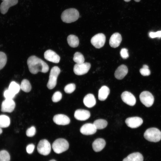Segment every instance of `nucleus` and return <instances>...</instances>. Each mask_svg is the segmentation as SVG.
Segmentation results:
<instances>
[{
	"instance_id": "44",
	"label": "nucleus",
	"mask_w": 161,
	"mask_h": 161,
	"mask_svg": "<svg viewBox=\"0 0 161 161\" xmlns=\"http://www.w3.org/2000/svg\"><path fill=\"white\" fill-rule=\"evenodd\" d=\"M3 0V1H4V0Z\"/></svg>"
},
{
	"instance_id": "36",
	"label": "nucleus",
	"mask_w": 161,
	"mask_h": 161,
	"mask_svg": "<svg viewBox=\"0 0 161 161\" xmlns=\"http://www.w3.org/2000/svg\"><path fill=\"white\" fill-rule=\"evenodd\" d=\"M15 95L8 89L5 90L4 93V96L6 99H13Z\"/></svg>"
},
{
	"instance_id": "28",
	"label": "nucleus",
	"mask_w": 161,
	"mask_h": 161,
	"mask_svg": "<svg viewBox=\"0 0 161 161\" xmlns=\"http://www.w3.org/2000/svg\"><path fill=\"white\" fill-rule=\"evenodd\" d=\"M20 89V86L18 83L15 81H12L10 83L8 89L16 95L19 92Z\"/></svg>"
},
{
	"instance_id": "19",
	"label": "nucleus",
	"mask_w": 161,
	"mask_h": 161,
	"mask_svg": "<svg viewBox=\"0 0 161 161\" xmlns=\"http://www.w3.org/2000/svg\"><path fill=\"white\" fill-rule=\"evenodd\" d=\"M128 72V69L126 66L122 64L119 66L114 73L115 78L118 80L123 79Z\"/></svg>"
},
{
	"instance_id": "27",
	"label": "nucleus",
	"mask_w": 161,
	"mask_h": 161,
	"mask_svg": "<svg viewBox=\"0 0 161 161\" xmlns=\"http://www.w3.org/2000/svg\"><path fill=\"white\" fill-rule=\"evenodd\" d=\"M20 86V89L26 92H30L32 88L30 82L28 80L26 79L22 80Z\"/></svg>"
},
{
	"instance_id": "29",
	"label": "nucleus",
	"mask_w": 161,
	"mask_h": 161,
	"mask_svg": "<svg viewBox=\"0 0 161 161\" xmlns=\"http://www.w3.org/2000/svg\"><path fill=\"white\" fill-rule=\"evenodd\" d=\"M73 60L76 64H81L84 62L85 59L81 53L76 52L74 55Z\"/></svg>"
},
{
	"instance_id": "15",
	"label": "nucleus",
	"mask_w": 161,
	"mask_h": 161,
	"mask_svg": "<svg viewBox=\"0 0 161 161\" xmlns=\"http://www.w3.org/2000/svg\"><path fill=\"white\" fill-rule=\"evenodd\" d=\"M53 119L54 122L58 125H67L69 124L70 122L69 118L63 114H56L54 116Z\"/></svg>"
},
{
	"instance_id": "17",
	"label": "nucleus",
	"mask_w": 161,
	"mask_h": 161,
	"mask_svg": "<svg viewBox=\"0 0 161 161\" xmlns=\"http://www.w3.org/2000/svg\"><path fill=\"white\" fill-rule=\"evenodd\" d=\"M18 2V0H5L3 1L0 6L1 13L3 14L6 13L9 8L16 5Z\"/></svg>"
},
{
	"instance_id": "23",
	"label": "nucleus",
	"mask_w": 161,
	"mask_h": 161,
	"mask_svg": "<svg viewBox=\"0 0 161 161\" xmlns=\"http://www.w3.org/2000/svg\"><path fill=\"white\" fill-rule=\"evenodd\" d=\"M143 155L139 152H134L128 155L123 161H143Z\"/></svg>"
},
{
	"instance_id": "38",
	"label": "nucleus",
	"mask_w": 161,
	"mask_h": 161,
	"mask_svg": "<svg viewBox=\"0 0 161 161\" xmlns=\"http://www.w3.org/2000/svg\"><path fill=\"white\" fill-rule=\"evenodd\" d=\"M150 38H154L156 37H161V31H158L156 32H151L149 33Z\"/></svg>"
},
{
	"instance_id": "30",
	"label": "nucleus",
	"mask_w": 161,
	"mask_h": 161,
	"mask_svg": "<svg viewBox=\"0 0 161 161\" xmlns=\"http://www.w3.org/2000/svg\"><path fill=\"white\" fill-rule=\"evenodd\" d=\"M10 156L8 152L5 150L0 151V161H10Z\"/></svg>"
},
{
	"instance_id": "2",
	"label": "nucleus",
	"mask_w": 161,
	"mask_h": 161,
	"mask_svg": "<svg viewBox=\"0 0 161 161\" xmlns=\"http://www.w3.org/2000/svg\"><path fill=\"white\" fill-rule=\"evenodd\" d=\"M79 17V14L78 11L73 8L65 10L61 15V18L63 21L67 23L76 21Z\"/></svg>"
},
{
	"instance_id": "40",
	"label": "nucleus",
	"mask_w": 161,
	"mask_h": 161,
	"mask_svg": "<svg viewBox=\"0 0 161 161\" xmlns=\"http://www.w3.org/2000/svg\"><path fill=\"white\" fill-rule=\"evenodd\" d=\"M0 127V134H1L2 132V129Z\"/></svg>"
},
{
	"instance_id": "25",
	"label": "nucleus",
	"mask_w": 161,
	"mask_h": 161,
	"mask_svg": "<svg viewBox=\"0 0 161 161\" xmlns=\"http://www.w3.org/2000/svg\"><path fill=\"white\" fill-rule=\"evenodd\" d=\"M10 124V118L5 115H0V127L6 128L9 126Z\"/></svg>"
},
{
	"instance_id": "42",
	"label": "nucleus",
	"mask_w": 161,
	"mask_h": 161,
	"mask_svg": "<svg viewBox=\"0 0 161 161\" xmlns=\"http://www.w3.org/2000/svg\"><path fill=\"white\" fill-rule=\"evenodd\" d=\"M135 1L137 2H139L140 0H134Z\"/></svg>"
},
{
	"instance_id": "6",
	"label": "nucleus",
	"mask_w": 161,
	"mask_h": 161,
	"mask_svg": "<svg viewBox=\"0 0 161 161\" xmlns=\"http://www.w3.org/2000/svg\"><path fill=\"white\" fill-rule=\"evenodd\" d=\"M37 149L38 152L44 155H47L50 152L51 146L50 143L46 139L41 140L38 145Z\"/></svg>"
},
{
	"instance_id": "13",
	"label": "nucleus",
	"mask_w": 161,
	"mask_h": 161,
	"mask_svg": "<svg viewBox=\"0 0 161 161\" xmlns=\"http://www.w3.org/2000/svg\"><path fill=\"white\" fill-rule=\"evenodd\" d=\"M97 129L93 123H87L81 127L80 131L81 133L85 135H90L95 134Z\"/></svg>"
},
{
	"instance_id": "18",
	"label": "nucleus",
	"mask_w": 161,
	"mask_h": 161,
	"mask_svg": "<svg viewBox=\"0 0 161 161\" xmlns=\"http://www.w3.org/2000/svg\"><path fill=\"white\" fill-rule=\"evenodd\" d=\"M122 40L121 35L118 32L115 33L112 35L110 38L109 45L113 48H116L120 45Z\"/></svg>"
},
{
	"instance_id": "9",
	"label": "nucleus",
	"mask_w": 161,
	"mask_h": 161,
	"mask_svg": "<svg viewBox=\"0 0 161 161\" xmlns=\"http://www.w3.org/2000/svg\"><path fill=\"white\" fill-rule=\"evenodd\" d=\"M106 41V36L103 33H100L93 36L91 40L92 44L96 48H100L104 45Z\"/></svg>"
},
{
	"instance_id": "12",
	"label": "nucleus",
	"mask_w": 161,
	"mask_h": 161,
	"mask_svg": "<svg viewBox=\"0 0 161 161\" xmlns=\"http://www.w3.org/2000/svg\"><path fill=\"white\" fill-rule=\"evenodd\" d=\"M121 97L123 101L129 106H132L136 103L135 97L129 92L128 91L123 92L121 94Z\"/></svg>"
},
{
	"instance_id": "26",
	"label": "nucleus",
	"mask_w": 161,
	"mask_h": 161,
	"mask_svg": "<svg viewBox=\"0 0 161 161\" xmlns=\"http://www.w3.org/2000/svg\"><path fill=\"white\" fill-rule=\"evenodd\" d=\"M93 124L97 129H101L106 128L107 125V121L104 119H97L94 121Z\"/></svg>"
},
{
	"instance_id": "22",
	"label": "nucleus",
	"mask_w": 161,
	"mask_h": 161,
	"mask_svg": "<svg viewBox=\"0 0 161 161\" xmlns=\"http://www.w3.org/2000/svg\"><path fill=\"white\" fill-rule=\"evenodd\" d=\"M110 93V89L106 86H102L98 91V98L101 101L105 100L107 97Z\"/></svg>"
},
{
	"instance_id": "7",
	"label": "nucleus",
	"mask_w": 161,
	"mask_h": 161,
	"mask_svg": "<svg viewBox=\"0 0 161 161\" xmlns=\"http://www.w3.org/2000/svg\"><path fill=\"white\" fill-rule=\"evenodd\" d=\"M140 99L141 103L147 107H150L154 103V98L153 95L147 91L143 92L140 95Z\"/></svg>"
},
{
	"instance_id": "43",
	"label": "nucleus",
	"mask_w": 161,
	"mask_h": 161,
	"mask_svg": "<svg viewBox=\"0 0 161 161\" xmlns=\"http://www.w3.org/2000/svg\"><path fill=\"white\" fill-rule=\"evenodd\" d=\"M49 161H56L54 160H50Z\"/></svg>"
},
{
	"instance_id": "41",
	"label": "nucleus",
	"mask_w": 161,
	"mask_h": 161,
	"mask_svg": "<svg viewBox=\"0 0 161 161\" xmlns=\"http://www.w3.org/2000/svg\"><path fill=\"white\" fill-rule=\"evenodd\" d=\"M125 1H126V2H129V1H131V0H124Z\"/></svg>"
},
{
	"instance_id": "37",
	"label": "nucleus",
	"mask_w": 161,
	"mask_h": 161,
	"mask_svg": "<svg viewBox=\"0 0 161 161\" xmlns=\"http://www.w3.org/2000/svg\"><path fill=\"white\" fill-rule=\"evenodd\" d=\"M120 53L121 56L124 59H127L129 56L128 50L126 48H123L122 49Z\"/></svg>"
},
{
	"instance_id": "11",
	"label": "nucleus",
	"mask_w": 161,
	"mask_h": 161,
	"mask_svg": "<svg viewBox=\"0 0 161 161\" xmlns=\"http://www.w3.org/2000/svg\"><path fill=\"white\" fill-rule=\"evenodd\" d=\"M125 123L128 127L131 128H136L142 124L143 120L139 117H131L127 118L125 120Z\"/></svg>"
},
{
	"instance_id": "34",
	"label": "nucleus",
	"mask_w": 161,
	"mask_h": 161,
	"mask_svg": "<svg viewBox=\"0 0 161 161\" xmlns=\"http://www.w3.org/2000/svg\"><path fill=\"white\" fill-rule=\"evenodd\" d=\"M62 95L59 91L55 92L52 97V100L54 102H57L59 101L62 98Z\"/></svg>"
},
{
	"instance_id": "10",
	"label": "nucleus",
	"mask_w": 161,
	"mask_h": 161,
	"mask_svg": "<svg viewBox=\"0 0 161 161\" xmlns=\"http://www.w3.org/2000/svg\"><path fill=\"white\" fill-rule=\"evenodd\" d=\"M15 106L13 99H6L2 103L1 110L3 112H11L13 111Z\"/></svg>"
},
{
	"instance_id": "16",
	"label": "nucleus",
	"mask_w": 161,
	"mask_h": 161,
	"mask_svg": "<svg viewBox=\"0 0 161 161\" xmlns=\"http://www.w3.org/2000/svg\"><path fill=\"white\" fill-rule=\"evenodd\" d=\"M90 116L89 112L87 110L78 109L74 113V117L77 120L80 121L85 120L89 119Z\"/></svg>"
},
{
	"instance_id": "1",
	"label": "nucleus",
	"mask_w": 161,
	"mask_h": 161,
	"mask_svg": "<svg viewBox=\"0 0 161 161\" xmlns=\"http://www.w3.org/2000/svg\"><path fill=\"white\" fill-rule=\"evenodd\" d=\"M27 63L29 71L33 74H36L38 72L46 73L49 69L48 66L45 62L34 55L29 57Z\"/></svg>"
},
{
	"instance_id": "33",
	"label": "nucleus",
	"mask_w": 161,
	"mask_h": 161,
	"mask_svg": "<svg viewBox=\"0 0 161 161\" xmlns=\"http://www.w3.org/2000/svg\"><path fill=\"white\" fill-rule=\"evenodd\" d=\"M140 71L141 74L144 76H148L151 73L148 66L146 65H143V68L140 69Z\"/></svg>"
},
{
	"instance_id": "24",
	"label": "nucleus",
	"mask_w": 161,
	"mask_h": 161,
	"mask_svg": "<svg viewBox=\"0 0 161 161\" xmlns=\"http://www.w3.org/2000/svg\"><path fill=\"white\" fill-rule=\"evenodd\" d=\"M67 41L69 46L72 47H76L79 44L78 37L73 35H69L67 37Z\"/></svg>"
},
{
	"instance_id": "4",
	"label": "nucleus",
	"mask_w": 161,
	"mask_h": 161,
	"mask_svg": "<svg viewBox=\"0 0 161 161\" xmlns=\"http://www.w3.org/2000/svg\"><path fill=\"white\" fill-rule=\"evenodd\" d=\"M52 147L55 152L59 154L66 151L68 149L69 144L65 139L59 138L54 142Z\"/></svg>"
},
{
	"instance_id": "21",
	"label": "nucleus",
	"mask_w": 161,
	"mask_h": 161,
	"mask_svg": "<svg viewBox=\"0 0 161 161\" xmlns=\"http://www.w3.org/2000/svg\"><path fill=\"white\" fill-rule=\"evenodd\" d=\"M84 105L88 108L93 107L96 103V100L93 95L89 94L86 95L83 99Z\"/></svg>"
},
{
	"instance_id": "32",
	"label": "nucleus",
	"mask_w": 161,
	"mask_h": 161,
	"mask_svg": "<svg viewBox=\"0 0 161 161\" xmlns=\"http://www.w3.org/2000/svg\"><path fill=\"white\" fill-rule=\"evenodd\" d=\"M75 85L73 83H69L66 85L64 88V90L67 93H71L75 89Z\"/></svg>"
},
{
	"instance_id": "8",
	"label": "nucleus",
	"mask_w": 161,
	"mask_h": 161,
	"mask_svg": "<svg viewBox=\"0 0 161 161\" xmlns=\"http://www.w3.org/2000/svg\"><path fill=\"white\" fill-rule=\"evenodd\" d=\"M90 67L91 64L89 63L76 64L74 66L73 71L76 75H82L88 72Z\"/></svg>"
},
{
	"instance_id": "35",
	"label": "nucleus",
	"mask_w": 161,
	"mask_h": 161,
	"mask_svg": "<svg viewBox=\"0 0 161 161\" xmlns=\"http://www.w3.org/2000/svg\"><path fill=\"white\" fill-rule=\"evenodd\" d=\"M36 133V129L35 127L32 126L28 128L26 131V134L27 136L32 137L34 136Z\"/></svg>"
},
{
	"instance_id": "14",
	"label": "nucleus",
	"mask_w": 161,
	"mask_h": 161,
	"mask_svg": "<svg viewBox=\"0 0 161 161\" xmlns=\"http://www.w3.org/2000/svg\"><path fill=\"white\" fill-rule=\"evenodd\" d=\"M44 57L46 60L55 63H58L60 59L58 55L50 49L48 50L45 52Z\"/></svg>"
},
{
	"instance_id": "5",
	"label": "nucleus",
	"mask_w": 161,
	"mask_h": 161,
	"mask_svg": "<svg viewBox=\"0 0 161 161\" xmlns=\"http://www.w3.org/2000/svg\"><path fill=\"white\" fill-rule=\"evenodd\" d=\"M60 72V69L57 66L53 67L51 69L47 84V86L49 89H52L56 86L57 79Z\"/></svg>"
},
{
	"instance_id": "31",
	"label": "nucleus",
	"mask_w": 161,
	"mask_h": 161,
	"mask_svg": "<svg viewBox=\"0 0 161 161\" xmlns=\"http://www.w3.org/2000/svg\"><path fill=\"white\" fill-rule=\"evenodd\" d=\"M7 61V57L6 54L0 51V70L2 69L6 65Z\"/></svg>"
},
{
	"instance_id": "3",
	"label": "nucleus",
	"mask_w": 161,
	"mask_h": 161,
	"mask_svg": "<svg viewBox=\"0 0 161 161\" xmlns=\"http://www.w3.org/2000/svg\"><path fill=\"white\" fill-rule=\"evenodd\" d=\"M144 136L146 140L149 141L157 142L161 139V132L157 128H150L146 130Z\"/></svg>"
},
{
	"instance_id": "39",
	"label": "nucleus",
	"mask_w": 161,
	"mask_h": 161,
	"mask_svg": "<svg viewBox=\"0 0 161 161\" xmlns=\"http://www.w3.org/2000/svg\"><path fill=\"white\" fill-rule=\"evenodd\" d=\"M35 145L33 144L28 145L26 147V151L29 154H32L34 149Z\"/></svg>"
},
{
	"instance_id": "20",
	"label": "nucleus",
	"mask_w": 161,
	"mask_h": 161,
	"mask_svg": "<svg viewBox=\"0 0 161 161\" xmlns=\"http://www.w3.org/2000/svg\"><path fill=\"white\" fill-rule=\"evenodd\" d=\"M106 144L104 139L98 138L96 139L92 144V147L94 151L98 152L101 151L105 147Z\"/></svg>"
}]
</instances>
